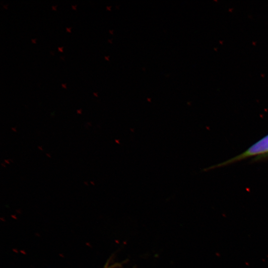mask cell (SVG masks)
<instances>
[{
    "mask_svg": "<svg viewBox=\"0 0 268 268\" xmlns=\"http://www.w3.org/2000/svg\"><path fill=\"white\" fill-rule=\"evenodd\" d=\"M63 47H60V48L59 47L58 49H59V51H60L61 52H63Z\"/></svg>",
    "mask_w": 268,
    "mask_h": 268,
    "instance_id": "cell-2",
    "label": "cell"
},
{
    "mask_svg": "<svg viewBox=\"0 0 268 268\" xmlns=\"http://www.w3.org/2000/svg\"><path fill=\"white\" fill-rule=\"evenodd\" d=\"M71 7H72L73 9H75L76 8V5H72Z\"/></svg>",
    "mask_w": 268,
    "mask_h": 268,
    "instance_id": "cell-5",
    "label": "cell"
},
{
    "mask_svg": "<svg viewBox=\"0 0 268 268\" xmlns=\"http://www.w3.org/2000/svg\"><path fill=\"white\" fill-rule=\"evenodd\" d=\"M268 155V134L253 144L241 153L224 162L216 165L212 168L224 166L245 159Z\"/></svg>",
    "mask_w": 268,
    "mask_h": 268,
    "instance_id": "cell-1",
    "label": "cell"
},
{
    "mask_svg": "<svg viewBox=\"0 0 268 268\" xmlns=\"http://www.w3.org/2000/svg\"><path fill=\"white\" fill-rule=\"evenodd\" d=\"M62 86L64 87V88H66V85L65 84H62Z\"/></svg>",
    "mask_w": 268,
    "mask_h": 268,
    "instance_id": "cell-6",
    "label": "cell"
},
{
    "mask_svg": "<svg viewBox=\"0 0 268 268\" xmlns=\"http://www.w3.org/2000/svg\"><path fill=\"white\" fill-rule=\"evenodd\" d=\"M70 28H69L68 29V28H67V30L69 32H70Z\"/></svg>",
    "mask_w": 268,
    "mask_h": 268,
    "instance_id": "cell-4",
    "label": "cell"
},
{
    "mask_svg": "<svg viewBox=\"0 0 268 268\" xmlns=\"http://www.w3.org/2000/svg\"><path fill=\"white\" fill-rule=\"evenodd\" d=\"M52 8L53 9L56 10V6H53L52 7Z\"/></svg>",
    "mask_w": 268,
    "mask_h": 268,
    "instance_id": "cell-3",
    "label": "cell"
}]
</instances>
